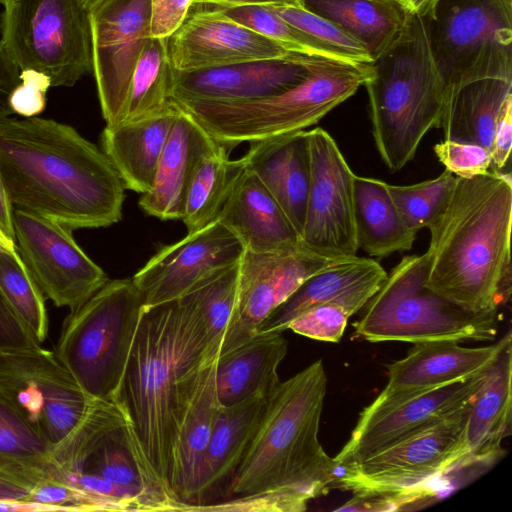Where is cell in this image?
I'll use <instances>...</instances> for the list:
<instances>
[{
  "label": "cell",
  "mask_w": 512,
  "mask_h": 512,
  "mask_svg": "<svg viewBox=\"0 0 512 512\" xmlns=\"http://www.w3.org/2000/svg\"><path fill=\"white\" fill-rule=\"evenodd\" d=\"M0 176L15 209L71 230L121 220L122 180L104 152L66 124L0 119Z\"/></svg>",
  "instance_id": "obj_1"
},
{
  "label": "cell",
  "mask_w": 512,
  "mask_h": 512,
  "mask_svg": "<svg viewBox=\"0 0 512 512\" xmlns=\"http://www.w3.org/2000/svg\"><path fill=\"white\" fill-rule=\"evenodd\" d=\"M206 352L205 327L191 303L144 307L114 398L169 490L176 436Z\"/></svg>",
  "instance_id": "obj_2"
},
{
  "label": "cell",
  "mask_w": 512,
  "mask_h": 512,
  "mask_svg": "<svg viewBox=\"0 0 512 512\" xmlns=\"http://www.w3.org/2000/svg\"><path fill=\"white\" fill-rule=\"evenodd\" d=\"M511 174L457 177L427 227L426 286L475 313L498 311L511 296Z\"/></svg>",
  "instance_id": "obj_3"
},
{
  "label": "cell",
  "mask_w": 512,
  "mask_h": 512,
  "mask_svg": "<svg viewBox=\"0 0 512 512\" xmlns=\"http://www.w3.org/2000/svg\"><path fill=\"white\" fill-rule=\"evenodd\" d=\"M327 381L317 360L280 382L227 484L229 497L281 490L308 503L334 486L338 465L318 437Z\"/></svg>",
  "instance_id": "obj_4"
},
{
  "label": "cell",
  "mask_w": 512,
  "mask_h": 512,
  "mask_svg": "<svg viewBox=\"0 0 512 512\" xmlns=\"http://www.w3.org/2000/svg\"><path fill=\"white\" fill-rule=\"evenodd\" d=\"M364 83L377 151L396 172L415 156L432 128H439L444 85L429 47L425 20L413 15L401 39L373 63Z\"/></svg>",
  "instance_id": "obj_5"
},
{
  "label": "cell",
  "mask_w": 512,
  "mask_h": 512,
  "mask_svg": "<svg viewBox=\"0 0 512 512\" xmlns=\"http://www.w3.org/2000/svg\"><path fill=\"white\" fill-rule=\"evenodd\" d=\"M372 63L313 56L306 77L270 96L236 102L173 104L190 114L227 151L244 142L303 131L353 96Z\"/></svg>",
  "instance_id": "obj_6"
},
{
  "label": "cell",
  "mask_w": 512,
  "mask_h": 512,
  "mask_svg": "<svg viewBox=\"0 0 512 512\" xmlns=\"http://www.w3.org/2000/svg\"><path fill=\"white\" fill-rule=\"evenodd\" d=\"M426 254L406 255L391 270L354 324L355 335L370 342L491 341L498 311H468L426 286Z\"/></svg>",
  "instance_id": "obj_7"
},
{
  "label": "cell",
  "mask_w": 512,
  "mask_h": 512,
  "mask_svg": "<svg viewBox=\"0 0 512 512\" xmlns=\"http://www.w3.org/2000/svg\"><path fill=\"white\" fill-rule=\"evenodd\" d=\"M143 309L132 278L115 279L66 317L54 354L89 397L114 402Z\"/></svg>",
  "instance_id": "obj_8"
},
{
  "label": "cell",
  "mask_w": 512,
  "mask_h": 512,
  "mask_svg": "<svg viewBox=\"0 0 512 512\" xmlns=\"http://www.w3.org/2000/svg\"><path fill=\"white\" fill-rule=\"evenodd\" d=\"M470 404L357 462L338 466L334 486L353 493L399 494L408 506L436 497L452 472L467 467Z\"/></svg>",
  "instance_id": "obj_9"
},
{
  "label": "cell",
  "mask_w": 512,
  "mask_h": 512,
  "mask_svg": "<svg viewBox=\"0 0 512 512\" xmlns=\"http://www.w3.org/2000/svg\"><path fill=\"white\" fill-rule=\"evenodd\" d=\"M423 18L444 98L476 80L512 82V0H439Z\"/></svg>",
  "instance_id": "obj_10"
},
{
  "label": "cell",
  "mask_w": 512,
  "mask_h": 512,
  "mask_svg": "<svg viewBox=\"0 0 512 512\" xmlns=\"http://www.w3.org/2000/svg\"><path fill=\"white\" fill-rule=\"evenodd\" d=\"M59 481L65 474L102 477L131 492L144 511H185L159 479L125 415L112 401L97 400L58 446L52 449Z\"/></svg>",
  "instance_id": "obj_11"
},
{
  "label": "cell",
  "mask_w": 512,
  "mask_h": 512,
  "mask_svg": "<svg viewBox=\"0 0 512 512\" xmlns=\"http://www.w3.org/2000/svg\"><path fill=\"white\" fill-rule=\"evenodd\" d=\"M1 42L20 71L71 87L93 72L89 10L81 0H10Z\"/></svg>",
  "instance_id": "obj_12"
},
{
  "label": "cell",
  "mask_w": 512,
  "mask_h": 512,
  "mask_svg": "<svg viewBox=\"0 0 512 512\" xmlns=\"http://www.w3.org/2000/svg\"><path fill=\"white\" fill-rule=\"evenodd\" d=\"M0 386L52 449L73 432L95 400L42 346L0 351Z\"/></svg>",
  "instance_id": "obj_13"
},
{
  "label": "cell",
  "mask_w": 512,
  "mask_h": 512,
  "mask_svg": "<svg viewBox=\"0 0 512 512\" xmlns=\"http://www.w3.org/2000/svg\"><path fill=\"white\" fill-rule=\"evenodd\" d=\"M15 244L45 299L70 312L108 281L74 240L71 229L48 218L15 209Z\"/></svg>",
  "instance_id": "obj_14"
},
{
  "label": "cell",
  "mask_w": 512,
  "mask_h": 512,
  "mask_svg": "<svg viewBox=\"0 0 512 512\" xmlns=\"http://www.w3.org/2000/svg\"><path fill=\"white\" fill-rule=\"evenodd\" d=\"M310 183L300 242L333 259L358 251L353 208L355 174L336 141L323 128L306 131Z\"/></svg>",
  "instance_id": "obj_15"
},
{
  "label": "cell",
  "mask_w": 512,
  "mask_h": 512,
  "mask_svg": "<svg viewBox=\"0 0 512 512\" xmlns=\"http://www.w3.org/2000/svg\"><path fill=\"white\" fill-rule=\"evenodd\" d=\"M93 74L106 127L123 121L131 77L150 37V0H102L89 10Z\"/></svg>",
  "instance_id": "obj_16"
},
{
  "label": "cell",
  "mask_w": 512,
  "mask_h": 512,
  "mask_svg": "<svg viewBox=\"0 0 512 512\" xmlns=\"http://www.w3.org/2000/svg\"><path fill=\"white\" fill-rule=\"evenodd\" d=\"M486 372L427 390L378 395L361 412L348 442L334 458L335 462L338 466L352 464L453 415L472 401Z\"/></svg>",
  "instance_id": "obj_17"
},
{
  "label": "cell",
  "mask_w": 512,
  "mask_h": 512,
  "mask_svg": "<svg viewBox=\"0 0 512 512\" xmlns=\"http://www.w3.org/2000/svg\"><path fill=\"white\" fill-rule=\"evenodd\" d=\"M336 260L301 243L268 252L244 250L239 262L236 318L220 354L253 336L305 280Z\"/></svg>",
  "instance_id": "obj_18"
},
{
  "label": "cell",
  "mask_w": 512,
  "mask_h": 512,
  "mask_svg": "<svg viewBox=\"0 0 512 512\" xmlns=\"http://www.w3.org/2000/svg\"><path fill=\"white\" fill-rule=\"evenodd\" d=\"M244 247L218 219L161 248L132 277L144 307L180 299L199 280L240 261Z\"/></svg>",
  "instance_id": "obj_19"
},
{
  "label": "cell",
  "mask_w": 512,
  "mask_h": 512,
  "mask_svg": "<svg viewBox=\"0 0 512 512\" xmlns=\"http://www.w3.org/2000/svg\"><path fill=\"white\" fill-rule=\"evenodd\" d=\"M313 56L292 53L287 57L240 62L190 71L172 69L171 104L236 102L280 93L301 82Z\"/></svg>",
  "instance_id": "obj_20"
},
{
  "label": "cell",
  "mask_w": 512,
  "mask_h": 512,
  "mask_svg": "<svg viewBox=\"0 0 512 512\" xmlns=\"http://www.w3.org/2000/svg\"><path fill=\"white\" fill-rule=\"evenodd\" d=\"M172 69L190 71L240 62L287 57L283 45L225 17L215 9L192 6L168 38Z\"/></svg>",
  "instance_id": "obj_21"
},
{
  "label": "cell",
  "mask_w": 512,
  "mask_h": 512,
  "mask_svg": "<svg viewBox=\"0 0 512 512\" xmlns=\"http://www.w3.org/2000/svg\"><path fill=\"white\" fill-rule=\"evenodd\" d=\"M511 343L508 332L495 344L464 347L458 341L415 343L402 359L387 366L388 382L380 396L427 390L486 372Z\"/></svg>",
  "instance_id": "obj_22"
},
{
  "label": "cell",
  "mask_w": 512,
  "mask_h": 512,
  "mask_svg": "<svg viewBox=\"0 0 512 512\" xmlns=\"http://www.w3.org/2000/svg\"><path fill=\"white\" fill-rule=\"evenodd\" d=\"M386 277L384 268L370 258L355 255L338 259L305 280L260 324L257 332L282 333L297 315L315 304L337 303L354 315L365 307Z\"/></svg>",
  "instance_id": "obj_23"
},
{
  "label": "cell",
  "mask_w": 512,
  "mask_h": 512,
  "mask_svg": "<svg viewBox=\"0 0 512 512\" xmlns=\"http://www.w3.org/2000/svg\"><path fill=\"white\" fill-rule=\"evenodd\" d=\"M238 160L259 178L300 237L310 183L306 130L250 142Z\"/></svg>",
  "instance_id": "obj_24"
},
{
  "label": "cell",
  "mask_w": 512,
  "mask_h": 512,
  "mask_svg": "<svg viewBox=\"0 0 512 512\" xmlns=\"http://www.w3.org/2000/svg\"><path fill=\"white\" fill-rule=\"evenodd\" d=\"M218 146L190 114L177 108L153 186L141 194L140 208L161 220H181L187 188L195 168L206 154Z\"/></svg>",
  "instance_id": "obj_25"
},
{
  "label": "cell",
  "mask_w": 512,
  "mask_h": 512,
  "mask_svg": "<svg viewBox=\"0 0 512 512\" xmlns=\"http://www.w3.org/2000/svg\"><path fill=\"white\" fill-rule=\"evenodd\" d=\"M217 219L240 240L244 250L268 252L301 243L271 193L244 168L233 181Z\"/></svg>",
  "instance_id": "obj_26"
},
{
  "label": "cell",
  "mask_w": 512,
  "mask_h": 512,
  "mask_svg": "<svg viewBox=\"0 0 512 512\" xmlns=\"http://www.w3.org/2000/svg\"><path fill=\"white\" fill-rule=\"evenodd\" d=\"M288 351L279 332H257L241 344L220 354L215 382L221 406L228 407L256 398H269L280 384L278 367Z\"/></svg>",
  "instance_id": "obj_27"
},
{
  "label": "cell",
  "mask_w": 512,
  "mask_h": 512,
  "mask_svg": "<svg viewBox=\"0 0 512 512\" xmlns=\"http://www.w3.org/2000/svg\"><path fill=\"white\" fill-rule=\"evenodd\" d=\"M512 351L509 343L486 372L474 395L466 422L467 467L489 466L504 454L503 440L511 433Z\"/></svg>",
  "instance_id": "obj_28"
},
{
  "label": "cell",
  "mask_w": 512,
  "mask_h": 512,
  "mask_svg": "<svg viewBox=\"0 0 512 512\" xmlns=\"http://www.w3.org/2000/svg\"><path fill=\"white\" fill-rule=\"evenodd\" d=\"M216 360L202 365L174 444L169 487L186 508L194 504L202 461L221 406L215 382Z\"/></svg>",
  "instance_id": "obj_29"
},
{
  "label": "cell",
  "mask_w": 512,
  "mask_h": 512,
  "mask_svg": "<svg viewBox=\"0 0 512 512\" xmlns=\"http://www.w3.org/2000/svg\"><path fill=\"white\" fill-rule=\"evenodd\" d=\"M176 114L177 108L172 105L157 117L112 128L105 126L101 134L102 151L125 188L139 194L152 188Z\"/></svg>",
  "instance_id": "obj_30"
},
{
  "label": "cell",
  "mask_w": 512,
  "mask_h": 512,
  "mask_svg": "<svg viewBox=\"0 0 512 512\" xmlns=\"http://www.w3.org/2000/svg\"><path fill=\"white\" fill-rule=\"evenodd\" d=\"M270 397L220 406L202 461L193 505L203 504L208 494L225 482L228 484L258 428Z\"/></svg>",
  "instance_id": "obj_31"
},
{
  "label": "cell",
  "mask_w": 512,
  "mask_h": 512,
  "mask_svg": "<svg viewBox=\"0 0 512 512\" xmlns=\"http://www.w3.org/2000/svg\"><path fill=\"white\" fill-rule=\"evenodd\" d=\"M300 3L360 41L373 62L401 39L413 17L394 0H300Z\"/></svg>",
  "instance_id": "obj_32"
},
{
  "label": "cell",
  "mask_w": 512,
  "mask_h": 512,
  "mask_svg": "<svg viewBox=\"0 0 512 512\" xmlns=\"http://www.w3.org/2000/svg\"><path fill=\"white\" fill-rule=\"evenodd\" d=\"M379 179L355 175L353 208L358 248L372 257H386L410 250L417 232L398 213Z\"/></svg>",
  "instance_id": "obj_33"
},
{
  "label": "cell",
  "mask_w": 512,
  "mask_h": 512,
  "mask_svg": "<svg viewBox=\"0 0 512 512\" xmlns=\"http://www.w3.org/2000/svg\"><path fill=\"white\" fill-rule=\"evenodd\" d=\"M512 82L481 79L469 82L444 98L439 128L445 140L472 143L490 150L494 128Z\"/></svg>",
  "instance_id": "obj_34"
},
{
  "label": "cell",
  "mask_w": 512,
  "mask_h": 512,
  "mask_svg": "<svg viewBox=\"0 0 512 512\" xmlns=\"http://www.w3.org/2000/svg\"><path fill=\"white\" fill-rule=\"evenodd\" d=\"M0 472L32 487L57 478L52 447L22 416L1 386Z\"/></svg>",
  "instance_id": "obj_35"
},
{
  "label": "cell",
  "mask_w": 512,
  "mask_h": 512,
  "mask_svg": "<svg viewBox=\"0 0 512 512\" xmlns=\"http://www.w3.org/2000/svg\"><path fill=\"white\" fill-rule=\"evenodd\" d=\"M219 144L198 163L187 188L181 220L188 233L215 221L233 181L241 171L239 160H230Z\"/></svg>",
  "instance_id": "obj_36"
},
{
  "label": "cell",
  "mask_w": 512,
  "mask_h": 512,
  "mask_svg": "<svg viewBox=\"0 0 512 512\" xmlns=\"http://www.w3.org/2000/svg\"><path fill=\"white\" fill-rule=\"evenodd\" d=\"M239 262L202 278L181 297L197 309L204 324L207 338L206 361L218 358L234 325Z\"/></svg>",
  "instance_id": "obj_37"
},
{
  "label": "cell",
  "mask_w": 512,
  "mask_h": 512,
  "mask_svg": "<svg viewBox=\"0 0 512 512\" xmlns=\"http://www.w3.org/2000/svg\"><path fill=\"white\" fill-rule=\"evenodd\" d=\"M168 38H150L134 68L122 123L157 117L172 104L169 88L172 67L168 54Z\"/></svg>",
  "instance_id": "obj_38"
},
{
  "label": "cell",
  "mask_w": 512,
  "mask_h": 512,
  "mask_svg": "<svg viewBox=\"0 0 512 512\" xmlns=\"http://www.w3.org/2000/svg\"><path fill=\"white\" fill-rule=\"evenodd\" d=\"M0 291L38 343L48 335L45 297L17 251L0 248Z\"/></svg>",
  "instance_id": "obj_39"
},
{
  "label": "cell",
  "mask_w": 512,
  "mask_h": 512,
  "mask_svg": "<svg viewBox=\"0 0 512 512\" xmlns=\"http://www.w3.org/2000/svg\"><path fill=\"white\" fill-rule=\"evenodd\" d=\"M215 10L283 45L291 52L350 62L337 51L291 25L266 5H244Z\"/></svg>",
  "instance_id": "obj_40"
},
{
  "label": "cell",
  "mask_w": 512,
  "mask_h": 512,
  "mask_svg": "<svg viewBox=\"0 0 512 512\" xmlns=\"http://www.w3.org/2000/svg\"><path fill=\"white\" fill-rule=\"evenodd\" d=\"M455 180L456 176L445 169L438 177L417 184L386 186L403 221L418 233L427 228L444 208Z\"/></svg>",
  "instance_id": "obj_41"
},
{
  "label": "cell",
  "mask_w": 512,
  "mask_h": 512,
  "mask_svg": "<svg viewBox=\"0 0 512 512\" xmlns=\"http://www.w3.org/2000/svg\"><path fill=\"white\" fill-rule=\"evenodd\" d=\"M291 25L302 30L353 63H373L366 47L337 24L316 15L302 6L266 5Z\"/></svg>",
  "instance_id": "obj_42"
},
{
  "label": "cell",
  "mask_w": 512,
  "mask_h": 512,
  "mask_svg": "<svg viewBox=\"0 0 512 512\" xmlns=\"http://www.w3.org/2000/svg\"><path fill=\"white\" fill-rule=\"evenodd\" d=\"M351 316L340 304H315L297 315L288 329L311 339L336 343L342 338Z\"/></svg>",
  "instance_id": "obj_43"
},
{
  "label": "cell",
  "mask_w": 512,
  "mask_h": 512,
  "mask_svg": "<svg viewBox=\"0 0 512 512\" xmlns=\"http://www.w3.org/2000/svg\"><path fill=\"white\" fill-rule=\"evenodd\" d=\"M29 502L50 511H113L103 499L54 479L37 483L31 490Z\"/></svg>",
  "instance_id": "obj_44"
},
{
  "label": "cell",
  "mask_w": 512,
  "mask_h": 512,
  "mask_svg": "<svg viewBox=\"0 0 512 512\" xmlns=\"http://www.w3.org/2000/svg\"><path fill=\"white\" fill-rule=\"evenodd\" d=\"M308 503L297 496L281 491L269 490L252 494L228 497L218 503L189 506L186 512L244 511V512H302Z\"/></svg>",
  "instance_id": "obj_45"
},
{
  "label": "cell",
  "mask_w": 512,
  "mask_h": 512,
  "mask_svg": "<svg viewBox=\"0 0 512 512\" xmlns=\"http://www.w3.org/2000/svg\"><path fill=\"white\" fill-rule=\"evenodd\" d=\"M434 152L445 169L457 177L487 173L492 164L490 150L477 144L444 139L434 146Z\"/></svg>",
  "instance_id": "obj_46"
},
{
  "label": "cell",
  "mask_w": 512,
  "mask_h": 512,
  "mask_svg": "<svg viewBox=\"0 0 512 512\" xmlns=\"http://www.w3.org/2000/svg\"><path fill=\"white\" fill-rule=\"evenodd\" d=\"M51 87L49 80L35 71H21V82L13 91L10 104L14 113L34 117L45 107V95Z\"/></svg>",
  "instance_id": "obj_47"
},
{
  "label": "cell",
  "mask_w": 512,
  "mask_h": 512,
  "mask_svg": "<svg viewBox=\"0 0 512 512\" xmlns=\"http://www.w3.org/2000/svg\"><path fill=\"white\" fill-rule=\"evenodd\" d=\"M194 0H150V37L169 38L186 19Z\"/></svg>",
  "instance_id": "obj_48"
},
{
  "label": "cell",
  "mask_w": 512,
  "mask_h": 512,
  "mask_svg": "<svg viewBox=\"0 0 512 512\" xmlns=\"http://www.w3.org/2000/svg\"><path fill=\"white\" fill-rule=\"evenodd\" d=\"M41 346L22 323L0 291V351Z\"/></svg>",
  "instance_id": "obj_49"
},
{
  "label": "cell",
  "mask_w": 512,
  "mask_h": 512,
  "mask_svg": "<svg viewBox=\"0 0 512 512\" xmlns=\"http://www.w3.org/2000/svg\"><path fill=\"white\" fill-rule=\"evenodd\" d=\"M512 145V94L504 101L494 128L491 157L493 170L504 168L510 158Z\"/></svg>",
  "instance_id": "obj_50"
},
{
  "label": "cell",
  "mask_w": 512,
  "mask_h": 512,
  "mask_svg": "<svg viewBox=\"0 0 512 512\" xmlns=\"http://www.w3.org/2000/svg\"><path fill=\"white\" fill-rule=\"evenodd\" d=\"M407 509L403 496L386 492H354V496L335 511L388 512Z\"/></svg>",
  "instance_id": "obj_51"
},
{
  "label": "cell",
  "mask_w": 512,
  "mask_h": 512,
  "mask_svg": "<svg viewBox=\"0 0 512 512\" xmlns=\"http://www.w3.org/2000/svg\"><path fill=\"white\" fill-rule=\"evenodd\" d=\"M20 82L21 71L0 41V119L14 113L10 98Z\"/></svg>",
  "instance_id": "obj_52"
},
{
  "label": "cell",
  "mask_w": 512,
  "mask_h": 512,
  "mask_svg": "<svg viewBox=\"0 0 512 512\" xmlns=\"http://www.w3.org/2000/svg\"><path fill=\"white\" fill-rule=\"evenodd\" d=\"M32 486L0 472V500L29 502Z\"/></svg>",
  "instance_id": "obj_53"
},
{
  "label": "cell",
  "mask_w": 512,
  "mask_h": 512,
  "mask_svg": "<svg viewBox=\"0 0 512 512\" xmlns=\"http://www.w3.org/2000/svg\"><path fill=\"white\" fill-rule=\"evenodd\" d=\"M288 4L301 6L300 0H194L192 6L209 9H221L244 5Z\"/></svg>",
  "instance_id": "obj_54"
},
{
  "label": "cell",
  "mask_w": 512,
  "mask_h": 512,
  "mask_svg": "<svg viewBox=\"0 0 512 512\" xmlns=\"http://www.w3.org/2000/svg\"><path fill=\"white\" fill-rule=\"evenodd\" d=\"M0 231L15 242L12 204L0 176Z\"/></svg>",
  "instance_id": "obj_55"
},
{
  "label": "cell",
  "mask_w": 512,
  "mask_h": 512,
  "mask_svg": "<svg viewBox=\"0 0 512 512\" xmlns=\"http://www.w3.org/2000/svg\"><path fill=\"white\" fill-rule=\"evenodd\" d=\"M11 511H49L45 506L28 503L21 501L12 500H0V512H11Z\"/></svg>",
  "instance_id": "obj_56"
},
{
  "label": "cell",
  "mask_w": 512,
  "mask_h": 512,
  "mask_svg": "<svg viewBox=\"0 0 512 512\" xmlns=\"http://www.w3.org/2000/svg\"><path fill=\"white\" fill-rule=\"evenodd\" d=\"M439 0H405L403 6L413 15L425 17Z\"/></svg>",
  "instance_id": "obj_57"
},
{
  "label": "cell",
  "mask_w": 512,
  "mask_h": 512,
  "mask_svg": "<svg viewBox=\"0 0 512 512\" xmlns=\"http://www.w3.org/2000/svg\"><path fill=\"white\" fill-rule=\"evenodd\" d=\"M0 248L11 250V251H17V246L14 241L7 238L1 231H0Z\"/></svg>",
  "instance_id": "obj_58"
},
{
  "label": "cell",
  "mask_w": 512,
  "mask_h": 512,
  "mask_svg": "<svg viewBox=\"0 0 512 512\" xmlns=\"http://www.w3.org/2000/svg\"><path fill=\"white\" fill-rule=\"evenodd\" d=\"M83 5L90 10L93 6H95L97 3H99L102 0H81Z\"/></svg>",
  "instance_id": "obj_59"
},
{
  "label": "cell",
  "mask_w": 512,
  "mask_h": 512,
  "mask_svg": "<svg viewBox=\"0 0 512 512\" xmlns=\"http://www.w3.org/2000/svg\"><path fill=\"white\" fill-rule=\"evenodd\" d=\"M9 2V0H0V3L4 6Z\"/></svg>",
  "instance_id": "obj_60"
},
{
  "label": "cell",
  "mask_w": 512,
  "mask_h": 512,
  "mask_svg": "<svg viewBox=\"0 0 512 512\" xmlns=\"http://www.w3.org/2000/svg\"><path fill=\"white\" fill-rule=\"evenodd\" d=\"M394 1H396V2L400 3V4L403 6V4H404V1H405V0H394ZM403 7H404V6H403Z\"/></svg>",
  "instance_id": "obj_61"
},
{
  "label": "cell",
  "mask_w": 512,
  "mask_h": 512,
  "mask_svg": "<svg viewBox=\"0 0 512 512\" xmlns=\"http://www.w3.org/2000/svg\"><path fill=\"white\" fill-rule=\"evenodd\" d=\"M10 1V0H9Z\"/></svg>",
  "instance_id": "obj_62"
}]
</instances>
